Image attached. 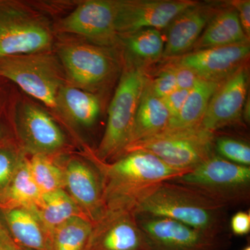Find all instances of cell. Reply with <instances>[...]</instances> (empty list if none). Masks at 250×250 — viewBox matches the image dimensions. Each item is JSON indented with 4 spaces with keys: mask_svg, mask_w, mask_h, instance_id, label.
Here are the masks:
<instances>
[{
    "mask_svg": "<svg viewBox=\"0 0 250 250\" xmlns=\"http://www.w3.org/2000/svg\"><path fill=\"white\" fill-rule=\"evenodd\" d=\"M23 141L34 154H52L62 149L65 137L54 120L41 108L24 104L18 113Z\"/></svg>",
    "mask_w": 250,
    "mask_h": 250,
    "instance_id": "cell-15",
    "label": "cell"
},
{
    "mask_svg": "<svg viewBox=\"0 0 250 250\" xmlns=\"http://www.w3.org/2000/svg\"><path fill=\"white\" fill-rule=\"evenodd\" d=\"M221 83L200 79L189 91L183 107L177 116L170 118L165 130L190 129L198 126L210 98Z\"/></svg>",
    "mask_w": 250,
    "mask_h": 250,
    "instance_id": "cell-21",
    "label": "cell"
},
{
    "mask_svg": "<svg viewBox=\"0 0 250 250\" xmlns=\"http://www.w3.org/2000/svg\"><path fill=\"white\" fill-rule=\"evenodd\" d=\"M214 147L220 157L238 165L250 166V147L248 143L223 137L215 141Z\"/></svg>",
    "mask_w": 250,
    "mask_h": 250,
    "instance_id": "cell-28",
    "label": "cell"
},
{
    "mask_svg": "<svg viewBox=\"0 0 250 250\" xmlns=\"http://www.w3.org/2000/svg\"><path fill=\"white\" fill-rule=\"evenodd\" d=\"M226 206L194 189L169 181L141 197L134 206V212L170 218L203 232L220 235Z\"/></svg>",
    "mask_w": 250,
    "mask_h": 250,
    "instance_id": "cell-1",
    "label": "cell"
},
{
    "mask_svg": "<svg viewBox=\"0 0 250 250\" xmlns=\"http://www.w3.org/2000/svg\"><path fill=\"white\" fill-rule=\"evenodd\" d=\"M170 119V115L165 104L161 98L152 93L147 81L135 116L128 146L162 132L167 128Z\"/></svg>",
    "mask_w": 250,
    "mask_h": 250,
    "instance_id": "cell-18",
    "label": "cell"
},
{
    "mask_svg": "<svg viewBox=\"0 0 250 250\" xmlns=\"http://www.w3.org/2000/svg\"><path fill=\"white\" fill-rule=\"evenodd\" d=\"M51 41L48 29L40 22L0 4V58L42 52Z\"/></svg>",
    "mask_w": 250,
    "mask_h": 250,
    "instance_id": "cell-9",
    "label": "cell"
},
{
    "mask_svg": "<svg viewBox=\"0 0 250 250\" xmlns=\"http://www.w3.org/2000/svg\"><path fill=\"white\" fill-rule=\"evenodd\" d=\"M107 192L111 209L129 208L156 186L178 178L187 171L172 168L144 151H133L106 166Z\"/></svg>",
    "mask_w": 250,
    "mask_h": 250,
    "instance_id": "cell-2",
    "label": "cell"
},
{
    "mask_svg": "<svg viewBox=\"0 0 250 250\" xmlns=\"http://www.w3.org/2000/svg\"><path fill=\"white\" fill-rule=\"evenodd\" d=\"M172 182L227 205L248 195L250 167L233 164L213 154Z\"/></svg>",
    "mask_w": 250,
    "mask_h": 250,
    "instance_id": "cell-6",
    "label": "cell"
},
{
    "mask_svg": "<svg viewBox=\"0 0 250 250\" xmlns=\"http://www.w3.org/2000/svg\"><path fill=\"white\" fill-rule=\"evenodd\" d=\"M4 237L0 235V250H5Z\"/></svg>",
    "mask_w": 250,
    "mask_h": 250,
    "instance_id": "cell-36",
    "label": "cell"
},
{
    "mask_svg": "<svg viewBox=\"0 0 250 250\" xmlns=\"http://www.w3.org/2000/svg\"><path fill=\"white\" fill-rule=\"evenodd\" d=\"M4 240L5 250H29L25 249V248H23L22 247L18 246V245H16L15 243H13L11 240H9V238H6L5 236Z\"/></svg>",
    "mask_w": 250,
    "mask_h": 250,
    "instance_id": "cell-35",
    "label": "cell"
},
{
    "mask_svg": "<svg viewBox=\"0 0 250 250\" xmlns=\"http://www.w3.org/2000/svg\"><path fill=\"white\" fill-rule=\"evenodd\" d=\"M147 81L139 67H130L122 75L108 108L107 124L98 147L100 159H110L125 152Z\"/></svg>",
    "mask_w": 250,
    "mask_h": 250,
    "instance_id": "cell-4",
    "label": "cell"
},
{
    "mask_svg": "<svg viewBox=\"0 0 250 250\" xmlns=\"http://www.w3.org/2000/svg\"><path fill=\"white\" fill-rule=\"evenodd\" d=\"M42 194L31 176L28 161L21 160L7 187V197L15 207L34 210L39 206Z\"/></svg>",
    "mask_w": 250,
    "mask_h": 250,
    "instance_id": "cell-25",
    "label": "cell"
},
{
    "mask_svg": "<svg viewBox=\"0 0 250 250\" xmlns=\"http://www.w3.org/2000/svg\"><path fill=\"white\" fill-rule=\"evenodd\" d=\"M67 75L75 84L93 88L107 80L113 70V60L105 51L88 44H70L60 51Z\"/></svg>",
    "mask_w": 250,
    "mask_h": 250,
    "instance_id": "cell-13",
    "label": "cell"
},
{
    "mask_svg": "<svg viewBox=\"0 0 250 250\" xmlns=\"http://www.w3.org/2000/svg\"><path fill=\"white\" fill-rule=\"evenodd\" d=\"M218 10L207 5L196 4L177 16L167 27L162 58L179 57L192 47Z\"/></svg>",
    "mask_w": 250,
    "mask_h": 250,
    "instance_id": "cell-16",
    "label": "cell"
},
{
    "mask_svg": "<svg viewBox=\"0 0 250 250\" xmlns=\"http://www.w3.org/2000/svg\"><path fill=\"white\" fill-rule=\"evenodd\" d=\"M47 234L64 222L79 215V207L62 189L42 194L34 210Z\"/></svg>",
    "mask_w": 250,
    "mask_h": 250,
    "instance_id": "cell-22",
    "label": "cell"
},
{
    "mask_svg": "<svg viewBox=\"0 0 250 250\" xmlns=\"http://www.w3.org/2000/svg\"><path fill=\"white\" fill-rule=\"evenodd\" d=\"M190 0H134L117 1V34L128 36L146 29L168 27L183 11L197 4Z\"/></svg>",
    "mask_w": 250,
    "mask_h": 250,
    "instance_id": "cell-8",
    "label": "cell"
},
{
    "mask_svg": "<svg viewBox=\"0 0 250 250\" xmlns=\"http://www.w3.org/2000/svg\"><path fill=\"white\" fill-rule=\"evenodd\" d=\"M0 77L14 82L49 107H57L62 73L50 56L39 52L0 58Z\"/></svg>",
    "mask_w": 250,
    "mask_h": 250,
    "instance_id": "cell-5",
    "label": "cell"
},
{
    "mask_svg": "<svg viewBox=\"0 0 250 250\" xmlns=\"http://www.w3.org/2000/svg\"><path fill=\"white\" fill-rule=\"evenodd\" d=\"M147 85L152 93L161 99L178 89L175 75L170 65L162 70L154 80H147Z\"/></svg>",
    "mask_w": 250,
    "mask_h": 250,
    "instance_id": "cell-29",
    "label": "cell"
},
{
    "mask_svg": "<svg viewBox=\"0 0 250 250\" xmlns=\"http://www.w3.org/2000/svg\"><path fill=\"white\" fill-rule=\"evenodd\" d=\"M126 36L128 49L136 58L146 62L162 58L165 41L160 31L143 29Z\"/></svg>",
    "mask_w": 250,
    "mask_h": 250,
    "instance_id": "cell-26",
    "label": "cell"
},
{
    "mask_svg": "<svg viewBox=\"0 0 250 250\" xmlns=\"http://www.w3.org/2000/svg\"><path fill=\"white\" fill-rule=\"evenodd\" d=\"M4 215L16 245L29 250H48V234L34 210L13 207Z\"/></svg>",
    "mask_w": 250,
    "mask_h": 250,
    "instance_id": "cell-20",
    "label": "cell"
},
{
    "mask_svg": "<svg viewBox=\"0 0 250 250\" xmlns=\"http://www.w3.org/2000/svg\"><path fill=\"white\" fill-rule=\"evenodd\" d=\"M236 8L237 14L239 18L243 31H245L247 36L250 38V1H236L232 3Z\"/></svg>",
    "mask_w": 250,
    "mask_h": 250,
    "instance_id": "cell-34",
    "label": "cell"
},
{
    "mask_svg": "<svg viewBox=\"0 0 250 250\" xmlns=\"http://www.w3.org/2000/svg\"><path fill=\"white\" fill-rule=\"evenodd\" d=\"M136 215L147 250H219L220 235L203 232L170 218Z\"/></svg>",
    "mask_w": 250,
    "mask_h": 250,
    "instance_id": "cell-7",
    "label": "cell"
},
{
    "mask_svg": "<svg viewBox=\"0 0 250 250\" xmlns=\"http://www.w3.org/2000/svg\"><path fill=\"white\" fill-rule=\"evenodd\" d=\"M29 170L42 194L62 189L65 186L63 171L54 164L47 155L34 154L28 161Z\"/></svg>",
    "mask_w": 250,
    "mask_h": 250,
    "instance_id": "cell-27",
    "label": "cell"
},
{
    "mask_svg": "<svg viewBox=\"0 0 250 250\" xmlns=\"http://www.w3.org/2000/svg\"><path fill=\"white\" fill-rule=\"evenodd\" d=\"M170 65L175 75L178 89L190 90L200 80L195 72L187 67L179 65L175 62L171 63Z\"/></svg>",
    "mask_w": 250,
    "mask_h": 250,
    "instance_id": "cell-31",
    "label": "cell"
},
{
    "mask_svg": "<svg viewBox=\"0 0 250 250\" xmlns=\"http://www.w3.org/2000/svg\"><path fill=\"white\" fill-rule=\"evenodd\" d=\"M68 195L96 221L104 215L103 185L96 172L79 160H72L63 171Z\"/></svg>",
    "mask_w": 250,
    "mask_h": 250,
    "instance_id": "cell-17",
    "label": "cell"
},
{
    "mask_svg": "<svg viewBox=\"0 0 250 250\" xmlns=\"http://www.w3.org/2000/svg\"><path fill=\"white\" fill-rule=\"evenodd\" d=\"M249 42L236 10H220L210 19L193 51Z\"/></svg>",
    "mask_w": 250,
    "mask_h": 250,
    "instance_id": "cell-19",
    "label": "cell"
},
{
    "mask_svg": "<svg viewBox=\"0 0 250 250\" xmlns=\"http://www.w3.org/2000/svg\"><path fill=\"white\" fill-rule=\"evenodd\" d=\"M100 220L87 250H147L134 210L111 209Z\"/></svg>",
    "mask_w": 250,
    "mask_h": 250,
    "instance_id": "cell-12",
    "label": "cell"
},
{
    "mask_svg": "<svg viewBox=\"0 0 250 250\" xmlns=\"http://www.w3.org/2000/svg\"><path fill=\"white\" fill-rule=\"evenodd\" d=\"M248 74L242 67L219 85L199 126L213 133L236 123L243 112L248 93Z\"/></svg>",
    "mask_w": 250,
    "mask_h": 250,
    "instance_id": "cell-11",
    "label": "cell"
},
{
    "mask_svg": "<svg viewBox=\"0 0 250 250\" xmlns=\"http://www.w3.org/2000/svg\"><path fill=\"white\" fill-rule=\"evenodd\" d=\"M93 230L89 220L72 217L49 233L48 250H87Z\"/></svg>",
    "mask_w": 250,
    "mask_h": 250,
    "instance_id": "cell-24",
    "label": "cell"
},
{
    "mask_svg": "<svg viewBox=\"0 0 250 250\" xmlns=\"http://www.w3.org/2000/svg\"><path fill=\"white\" fill-rule=\"evenodd\" d=\"M232 232L237 236L248 234L250 231V214L249 212L239 211L233 215L230 223Z\"/></svg>",
    "mask_w": 250,
    "mask_h": 250,
    "instance_id": "cell-33",
    "label": "cell"
},
{
    "mask_svg": "<svg viewBox=\"0 0 250 250\" xmlns=\"http://www.w3.org/2000/svg\"><path fill=\"white\" fill-rule=\"evenodd\" d=\"M57 106H61L78 124L90 126L96 121L100 106L93 94L75 88L62 85L57 98Z\"/></svg>",
    "mask_w": 250,
    "mask_h": 250,
    "instance_id": "cell-23",
    "label": "cell"
},
{
    "mask_svg": "<svg viewBox=\"0 0 250 250\" xmlns=\"http://www.w3.org/2000/svg\"><path fill=\"white\" fill-rule=\"evenodd\" d=\"M250 42L192 51L177 63L190 69L202 80L223 82L243 67L250 57Z\"/></svg>",
    "mask_w": 250,
    "mask_h": 250,
    "instance_id": "cell-10",
    "label": "cell"
},
{
    "mask_svg": "<svg viewBox=\"0 0 250 250\" xmlns=\"http://www.w3.org/2000/svg\"><path fill=\"white\" fill-rule=\"evenodd\" d=\"M243 250H250V247L247 246L246 248H245Z\"/></svg>",
    "mask_w": 250,
    "mask_h": 250,
    "instance_id": "cell-37",
    "label": "cell"
},
{
    "mask_svg": "<svg viewBox=\"0 0 250 250\" xmlns=\"http://www.w3.org/2000/svg\"><path fill=\"white\" fill-rule=\"evenodd\" d=\"M117 1L91 0L81 4L62 20V30L98 41L117 34Z\"/></svg>",
    "mask_w": 250,
    "mask_h": 250,
    "instance_id": "cell-14",
    "label": "cell"
},
{
    "mask_svg": "<svg viewBox=\"0 0 250 250\" xmlns=\"http://www.w3.org/2000/svg\"><path fill=\"white\" fill-rule=\"evenodd\" d=\"M21 161L12 152L0 150V189L9 186Z\"/></svg>",
    "mask_w": 250,
    "mask_h": 250,
    "instance_id": "cell-30",
    "label": "cell"
},
{
    "mask_svg": "<svg viewBox=\"0 0 250 250\" xmlns=\"http://www.w3.org/2000/svg\"><path fill=\"white\" fill-rule=\"evenodd\" d=\"M190 90L177 89L161 99L170 115V118L177 116L183 107Z\"/></svg>",
    "mask_w": 250,
    "mask_h": 250,
    "instance_id": "cell-32",
    "label": "cell"
},
{
    "mask_svg": "<svg viewBox=\"0 0 250 250\" xmlns=\"http://www.w3.org/2000/svg\"><path fill=\"white\" fill-rule=\"evenodd\" d=\"M214 144V134L198 126L190 129L164 130L129 145L125 152H149L172 168L187 172L215 154Z\"/></svg>",
    "mask_w": 250,
    "mask_h": 250,
    "instance_id": "cell-3",
    "label": "cell"
}]
</instances>
